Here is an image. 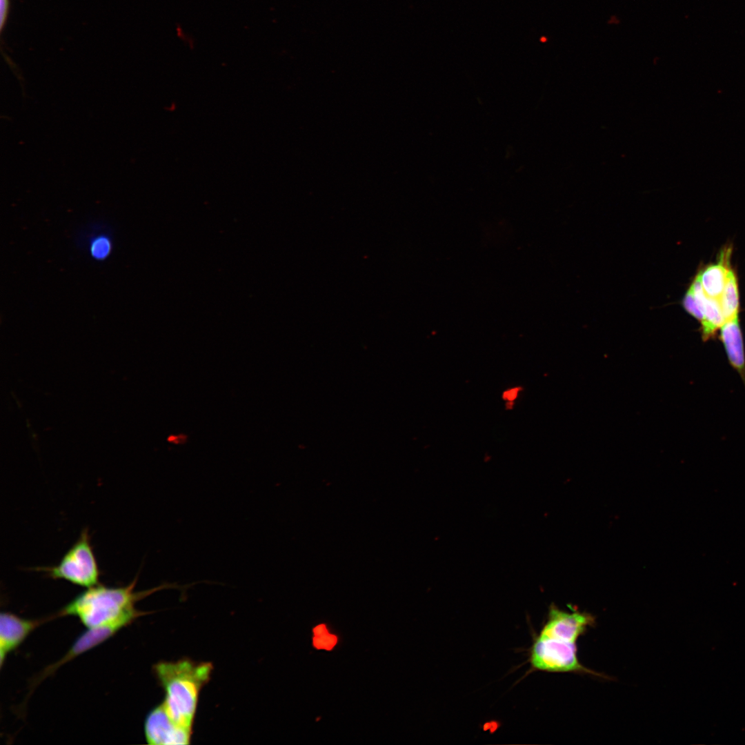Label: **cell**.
Returning <instances> with one entry per match:
<instances>
[{"instance_id": "cell-7", "label": "cell", "mask_w": 745, "mask_h": 745, "mask_svg": "<svg viewBox=\"0 0 745 745\" xmlns=\"http://www.w3.org/2000/svg\"><path fill=\"white\" fill-rule=\"evenodd\" d=\"M144 733L149 744L186 745L190 743L192 729L175 722L161 703L146 716Z\"/></svg>"}, {"instance_id": "cell-14", "label": "cell", "mask_w": 745, "mask_h": 745, "mask_svg": "<svg viewBox=\"0 0 745 745\" xmlns=\"http://www.w3.org/2000/svg\"><path fill=\"white\" fill-rule=\"evenodd\" d=\"M682 305L684 310L697 319L700 324L703 321L704 315L699 309L693 293L688 288L682 299Z\"/></svg>"}, {"instance_id": "cell-18", "label": "cell", "mask_w": 745, "mask_h": 745, "mask_svg": "<svg viewBox=\"0 0 745 745\" xmlns=\"http://www.w3.org/2000/svg\"><path fill=\"white\" fill-rule=\"evenodd\" d=\"M315 636H322L328 633L326 626L324 624H320L317 626L313 629Z\"/></svg>"}, {"instance_id": "cell-1", "label": "cell", "mask_w": 745, "mask_h": 745, "mask_svg": "<svg viewBox=\"0 0 745 745\" xmlns=\"http://www.w3.org/2000/svg\"><path fill=\"white\" fill-rule=\"evenodd\" d=\"M153 670L165 693L166 711L175 722L192 729L199 694L210 679L212 664L185 658L159 662Z\"/></svg>"}, {"instance_id": "cell-6", "label": "cell", "mask_w": 745, "mask_h": 745, "mask_svg": "<svg viewBox=\"0 0 745 745\" xmlns=\"http://www.w3.org/2000/svg\"><path fill=\"white\" fill-rule=\"evenodd\" d=\"M595 624V617L590 613L574 609L568 612L552 604L539 635L576 643Z\"/></svg>"}, {"instance_id": "cell-11", "label": "cell", "mask_w": 745, "mask_h": 745, "mask_svg": "<svg viewBox=\"0 0 745 745\" xmlns=\"http://www.w3.org/2000/svg\"><path fill=\"white\" fill-rule=\"evenodd\" d=\"M729 250L721 254L718 264L708 266L697 275L704 291L710 297L718 299L723 292L731 270L727 263Z\"/></svg>"}, {"instance_id": "cell-3", "label": "cell", "mask_w": 745, "mask_h": 745, "mask_svg": "<svg viewBox=\"0 0 745 745\" xmlns=\"http://www.w3.org/2000/svg\"><path fill=\"white\" fill-rule=\"evenodd\" d=\"M53 579H63L86 588L99 584L100 572L88 529H83L76 542L55 566L39 567Z\"/></svg>"}, {"instance_id": "cell-8", "label": "cell", "mask_w": 745, "mask_h": 745, "mask_svg": "<svg viewBox=\"0 0 745 745\" xmlns=\"http://www.w3.org/2000/svg\"><path fill=\"white\" fill-rule=\"evenodd\" d=\"M57 617L26 619L3 612L0 616V664L3 666L8 655L17 648L27 637L41 624Z\"/></svg>"}, {"instance_id": "cell-5", "label": "cell", "mask_w": 745, "mask_h": 745, "mask_svg": "<svg viewBox=\"0 0 745 745\" xmlns=\"http://www.w3.org/2000/svg\"><path fill=\"white\" fill-rule=\"evenodd\" d=\"M146 614H148V612L137 610L113 622L95 628H88L77 638L66 655L43 670L37 678L35 684L52 674L63 664L101 644L122 628L131 624L138 617Z\"/></svg>"}, {"instance_id": "cell-16", "label": "cell", "mask_w": 745, "mask_h": 745, "mask_svg": "<svg viewBox=\"0 0 745 745\" xmlns=\"http://www.w3.org/2000/svg\"><path fill=\"white\" fill-rule=\"evenodd\" d=\"M10 10V0H0V32H3Z\"/></svg>"}, {"instance_id": "cell-4", "label": "cell", "mask_w": 745, "mask_h": 745, "mask_svg": "<svg viewBox=\"0 0 745 745\" xmlns=\"http://www.w3.org/2000/svg\"><path fill=\"white\" fill-rule=\"evenodd\" d=\"M530 660L532 666L539 670L604 676L579 662L576 643L539 634L531 647Z\"/></svg>"}, {"instance_id": "cell-12", "label": "cell", "mask_w": 745, "mask_h": 745, "mask_svg": "<svg viewBox=\"0 0 745 745\" xmlns=\"http://www.w3.org/2000/svg\"><path fill=\"white\" fill-rule=\"evenodd\" d=\"M726 321L738 317L739 290L735 272L730 270L723 292L718 299Z\"/></svg>"}, {"instance_id": "cell-10", "label": "cell", "mask_w": 745, "mask_h": 745, "mask_svg": "<svg viewBox=\"0 0 745 745\" xmlns=\"http://www.w3.org/2000/svg\"><path fill=\"white\" fill-rule=\"evenodd\" d=\"M720 330L729 363L745 381V352L738 317L726 321Z\"/></svg>"}, {"instance_id": "cell-2", "label": "cell", "mask_w": 745, "mask_h": 745, "mask_svg": "<svg viewBox=\"0 0 745 745\" xmlns=\"http://www.w3.org/2000/svg\"><path fill=\"white\" fill-rule=\"evenodd\" d=\"M137 576L128 585L108 587L101 584L88 588L67 604L56 615L74 616L88 628L113 622L137 610L135 604L163 589L181 588L177 584L165 583L157 587L135 591Z\"/></svg>"}, {"instance_id": "cell-9", "label": "cell", "mask_w": 745, "mask_h": 745, "mask_svg": "<svg viewBox=\"0 0 745 745\" xmlns=\"http://www.w3.org/2000/svg\"><path fill=\"white\" fill-rule=\"evenodd\" d=\"M688 289L693 293L697 304L704 315L702 325V336L706 341L714 336L717 329L726 322L717 299L706 295L696 275Z\"/></svg>"}, {"instance_id": "cell-13", "label": "cell", "mask_w": 745, "mask_h": 745, "mask_svg": "<svg viewBox=\"0 0 745 745\" xmlns=\"http://www.w3.org/2000/svg\"><path fill=\"white\" fill-rule=\"evenodd\" d=\"M112 241L107 234L99 233L89 240L88 251L91 257L97 261L105 260L111 253Z\"/></svg>"}, {"instance_id": "cell-15", "label": "cell", "mask_w": 745, "mask_h": 745, "mask_svg": "<svg viewBox=\"0 0 745 745\" xmlns=\"http://www.w3.org/2000/svg\"><path fill=\"white\" fill-rule=\"evenodd\" d=\"M337 642V637L330 633L322 636H315L313 638V645L318 649L330 650L335 646Z\"/></svg>"}, {"instance_id": "cell-17", "label": "cell", "mask_w": 745, "mask_h": 745, "mask_svg": "<svg viewBox=\"0 0 745 745\" xmlns=\"http://www.w3.org/2000/svg\"><path fill=\"white\" fill-rule=\"evenodd\" d=\"M519 390L518 388H516L505 391L503 394V398L508 401L514 400L517 396Z\"/></svg>"}]
</instances>
